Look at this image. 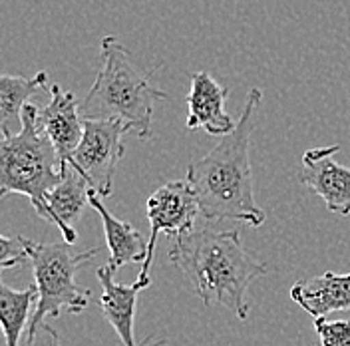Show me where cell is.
Instances as JSON below:
<instances>
[{
    "label": "cell",
    "instance_id": "16",
    "mask_svg": "<svg viewBox=\"0 0 350 346\" xmlns=\"http://www.w3.org/2000/svg\"><path fill=\"white\" fill-rule=\"evenodd\" d=\"M38 303L36 284L26 287L22 291L10 289L8 284H0V319L6 346H21V336L32 304Z\"/></svg>",
    "mask_w": 350,
    "mask_h": 346
},
{
    "label": "cell",
    "instance_id": "8",
    "mask_svg": "<svg viewBox=\"0 0 350 346\" xmlns=\"http://www.w3.org/2000/svg\"><path fill=\"white\" fill-rule=\"evenodd\" d=\"M340 146L312 148L303 155L299 181L327 203L328 211L340 217L350 215V170L334 161Z\"/></svg>",
    "mask_w": 350,
    "mask_h": 346
},
{
    "label": "cell",
    "instance_id": "6",
    "mask_svg": "<svg viewBox=\"0 0 350 346\" xmlns=\"http://www.w3.org/2000/svg\"><path fill=\"white\" fill-rule=\"evenodd\" d=\"M146 209H148L152 233L148 239V257L144 261L142 271L135 279V284L142 291H146L152 282L150 269H152L159 233H165L170 239L185 235L196 229L197 215H201L197 195L187 179H175L157 187L148 197Z\"/></svg>",
    "mask_w": 350,
    "mask_h": 346
},
{
    "label": "cell",
    "instance_id": "19",
    "mask_svg": "<svg viewBox=\"0 0 350 346\" xmlns=\"http://www.w3.org/2000/svg\"><path fill=\"white\" fill-rule=\"evenodd\" d=\"M24 346H62L58 332L50 325H40L36 330L28 332Z\"/></svg>",
    "mask_w": 350,
    "mask_h": 346
},
{
    "label": "cell",
    "instance_id": "7",
    "mask_svg": "<svg viewBox=\"0 0 350 346\" xmlns=\"http://www.w3.org/2000/svg\"><path fill=\"white\" fill-rule=\"evenodd\" d=\"M131 131L120 120H84V135L68 165L86 177L92 191L108 197L113 191V175L126 155L124 135Z\"/></svg>",
    "mask_w": 350,
    "mask_h": 346
},
{
    "label": "cell",
    "instance_id": "20",
    "mask_svg": "<svg viewBox=\"0 0 350 346\" xmlns=\"http://www.w3.org/2000/svg\"><path fill=\"white\" fill-rule=\"evenodd\" d=\"M312 346H319V345H312Z\"/></svg>",
    "mask_w": 350,
    "mask_h": 346
},
{
    "label": "cell",
    "instance_id": "17",
    "mask_svg": "<svg viewBox=\"0 0 350 346\" xmlns=\"http://www.w3.org/2000/svg\"><path fill=\"white\" fill-rule=\"evenodd\" d=\"M314 330L321 346H350V321H330L327 317L314 319Z\"/></svg>",
    "mask_w": 350,
    "mask_h": 346
},
{
    "label": "cell",
    "instance_id": "9",
    "mask_svg": "<svg viewBox=\"0 0 350 346\" xmlns=\"http://www.w3.org/2000/svg\"><path fill=\"white\" fill-rule=\"evenodd\" d=\"M229 98L227 86L199 70L191 74V90L185 98L187 102V130H205L209 135L227 137L237 130L239 122L225 109Z\"/></svg>",
    "mask_w": 350,
    "mask_h": 346
},
{
    "label": "cell",
    "instance_id": "3",
    "mask_svg": "<svg viewBox=\"0 0 350 346\" xmlns=\"http://www.w3.org/2000/svg\"><path fill=\"white\" fill-rule=\"evenodd\" d=\"M165 98L167 94L152 86L148 74L131 62L128 48L116 36H104L102 68L80 106L82 118L120 120L146 142L152 137L153 106Z\"/></svg>",
    "mask_w": 350,
    "mask_h": 346
},
{
    "label": "cell",
    "instance_id": "4",
    "mask_svg": "<svg viewBox=\"0 0 350 346\" xmlns=\"http://www.w3.org/2000/svg\"><path fill=\"white\" fill-rule=\"evenodd\" d=\"M40 109L28 104L21 130L2 133L0 142V197L10 194L30 199L38 217H46L48 195L62 181V161L38 124Z\"/></svg>",
    "mask_w": 350,
    "mask_h": 346
},
{
    "label": "cell",
    "instance_id": "2",
    "mask_svg": "<svg viewBox=\"0 0 350 346\" xmlns=\"http://www.w3.org/2000/svg\"><path fill=\"white\" fill-rule=\"evenodd\" d=\"M170 259L203 303L221 304L239 321L249 317V284L269 271L262 261L243 249L237 229L199 227L170 239Z\"/></svg>",
    "mask_w": 350,
    "mask_h": 346
},
{
    "label": "cell",
    "instance_id": "10",
    "mask_svg": "<svg viewBox=\"0 0 350 346\" xmlns=\"http://www.w3.org/2000/svg\"><path fill=\"white\" fill-rule=\"evenodd\" d=\"M38 124L58 152L62 165L70 163L84 135V118L76 96L58 84L50 86V102L40 109Z\"/></svg>",
    "mask_w": 350,
    "mask_h": 346
},
{
    "label": "cell",
    "instance_id": "12",
    "mask_svg": "<svg viewBox=\"0 0 350 346\" xmlns=\"http://www.w3.org/2000/svg\"><path fill=\"white\" fill-rule=\"evenodd\" d=\"M291 299L314 319L350 308V273L338 275L328 271L321 277L297 281L291 289Z\"/></svg>",
    "mask_w": 350,
    "mask_h": 346
},
{
    "label": "cell",
    "instance_id": "15",
    "mask_svg": "<svg viewBox=\"0 0 350 346\" xmlns=\"http://www.w3.org/2000/svg\"><path fill=\"white\" fill-rule=\"evenodd\" d=\"M48 74L38 72L32 78L22 76H0V120H2V133H6L10 122H22V111L30 104L28 100L40 92L48 90Z\"/></svg>",
    "mask_w": 350,
    "mask_h": 346
},
{
    "label": "cell",
    "instance_id": "1",
    "mask_svg": "<svg viewBox=\"0 0 350 346\" xmlns=\"http://www.w3.org/2000/svg\"><path fill=\"white\" fill-rule=\"evenodd\" d=\"M261 100V88H251L237 130L187 170L185 179L193 187L199 211L207 221H241L261 227L267 219L255 201L251 170V135Z\"/></svg>",
    "mask_w": 350,
    "mask_h": 346
},
{
    "label": "cell",
    "instance_id": "14",
    "mask_svg": "<svg viewBox=\"0 0 350 346\" xmlns=\"http://www.w3.org/2000/svg\"><path fill=\"white\" fill-rule=\"evenodd\" d=\"M90 205L100 213L104 233H106V243L109 249L108 269L116 273L118 269L131 265V263H142L148 257V241H144L142 235L133 229V225L120 221L106 209L102 203L100 195L90 189Z\"/></svg>",
    "mask_w": 350,
    "mask_h": 346
},
{
    "label": "cell",
    "instance_id": "11",
    "mask_svg": "<svg viewBox=\"0 0 350 346\" xmlns=\"http://www.w3.org/2000/svg\"><path fill=\"white\" fill-rule=\"evenodd\" d=\"M62 181L48 195V209L44 221L56 225L66 243H76V223L90 203V185L76 168L64 163Z\"/></svg>",
    "mask_w": 350,
    "mask_h": 346
},
{
    "label": "cell",
    "instance_id": "13",
    "mask_svg": "<svg viewBox=\"0 0 350 346\" xmlns=\"http://www.w3.org/2000/svg\"><path fill=\"white\" fill-rule=\"evenodd\" d=\"M98 279L102 284V312L106 317L116 334L120 336L124 346H139L133 336V319L137 297L144 293L135 282L133 284H120L113 281V273L106 267L98 269Z\"/></svg>",
    "mask_w": 350,
    "mask_h": 346
},
{
    "label": "cell",
    "instance_id": "18",
    "mask_svg": "<svg viewBox=\"0 0 350 346\" xmlns=\"http://www.w3.org/2000/svg\"><path fill=\"white\" fill-rule=\"evenodd\" d=\"M30 261L21 237H0V269H16Z\"/></svg>",
    "mask_w": 350,
    "mask_h": 346
},
{
    "label": "cell",
    "instance_id": "5",
    "mask_svg": "<svg viewBox=\"0 0 350 346\" xmlns=\"http://www.w3.org/2000/svg\"><path fill=\"white\" fill-rule=\"evenodd\" d=\"M34 269L38 303L34 308L28 332L36 330L44 319H58L62 312L78 315L90 304V289H82L76 282V273L94 259L100 249L74 251L70 243H36L21 237Z\"/></svg>",
    "mask_w": 350,
    "mask_h": 346
}]
</instances>
